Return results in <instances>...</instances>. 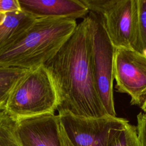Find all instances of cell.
<instances>
[{"label":"cell","instance_id":"6da1fadb","mask_svg":"<svg viewBox=\"0 0 146 146\" xmlns=\"http://www.w3.org/2000/svg\"><path fill=\"white\" fill-rule=\"evenodd\" d=\"M44 65L57 91L58 114L69 113L86 118L108 115L96 84L87 17L78 24L70 38Z\"/></svg>","mask_w":146,"mask_h":146},{"label":"cell","instance_id":"7a4b0ae2","mask_svg":"<svg viewBox=\"0 0 146 146\" xmlns=\"http://www.w3.org/2000/svg\"><path fill=\"white\" fill-rule=\"evenodd\" d=\"M77 25L73 19H36L17 44L0 53V67L31 70L45 64L70 38Z\"/></svg>","mask_w":146,"mask_h":146},{"label":"cell","instance_id":"3957f363","mask_svg":"<svg viewBox=\"0 0 146 146\" xmlns=\"http://www.w3.org/2000/svg\"><path fill=\"white\" fill-rule=\"evenodd\" d=\"M59 105L52 78L43 64L29 71L14 86L5 108L17 120L55 113Z\"/></svg>","mask_w":146,"mask_h":146},{"label":"cell","instance_id":"277c9868","mask_svg":"<svg viewBox=\"0 0 146 146\" xmlns=\"http://www.w3.org/2000/svg\"><path fill=\"white\" fill-rule=\"evenodd\" d=\"M90 12L102 16L107 33L115 48L142 53L137 0H82Z\"/></svg>","mask_w":146,"mask_h":146},{"label":"cell","instance_id":"5b68a950","mask_svg":"<svg viewBox=\"0 0 146 146\" xmlns=\"http://www.w3.org/2000/svg\"><path fill=\"white\" fill-rule=\"evenodd\" d=\"M87 17L90 22L92 62L97 90L107 114L116 116L113 94L115 47L107 33L102 16L90 12Z\"/></svg>","mask_w":146,"mask_h":146},{"label":"cell","instance_id":"8992f818","mask_svg":"<svg viewBox=\"0 0 146 146\" xmlns=\"http://www.w3.org/2000/svg\"><path fill=\"white\" fill-rule=\"evenodd\" d=\"M113 78L117 92L128 94L131 105H141L146 98V55L131 49L115 48Z\"/></svg>","mask_w":146,"mask_h":146},{"label":"cell","instance_id":"52a82bcc","mask_svg":"<svg viewBox=\"0 0 146 146\" xmlns=\"http://www.w3.org/2000/svg\"><path fill=\"white\" fill-rule=\"evenodd\" d=\"M58 115L62 128L72 146H107L111 131L129 123L116 116L86 118L69 113Z\"/></svg>","mask_w":146,"mask_h":146},{"label":"cell","instance_id":"ba28073f","mask_svg":"<svg viewBox=\"0 0 146 146\" xmlns=\"http://www.w3.org/2000/svg\"><path fill=\"white\" fill-rule=\"evenodd\" d=\"M17 132L22 146H63L58 114L17 120Z\"/></svg>","mask_w":146,"mask_h":146},{"label":"cell","instance_id":"9c48e42d","mask_svg":"<svg viewBox=\"0 0 146 146\" xmlns=\"http://www.w3.org/2000/svg\"><path fill=\"white\" fill-rule=\"evenodd\" d=\"M21 10L35 19L86 18L90 13L82 0H18Z\"/></svg>","mask_w":146,"mask_h":146},{"label":"cell","instance_id":"30bf717a","mask_svg":"<svg viewBox=\"0 0 146 146\" xmlns=\"http://www.w3.org/2000/svg\"><path fill=\"white\" fill-rule=\"evenodd\" d=\"M35 20L22 10L6 13L4 21L0 25V53L17 44Z\"/></svg>","mask_w":146,"mask_h":146},{"label":"cell","instance_id":"8fae6325","mask_svg":"<svg viewBox=\"0 0 146 146\" xmlns=\"http://www.w3.org/2000/svg\"><path fill=\"white\" fill-rule=\"evenodd\" d=\"M17 120L6 110L0 111V146H22L17 132Z\"/></svg>","mask_w":146,"mask_h":146},{"label":"cell","instance_id":"7c38bea8","mask_svg":"<svg viewBox=\"0 0 146 146\" xmlns=\"http://www.w3.org/2000/svg\"><path fill=\"white\" fill-rule=\"evenodd\" d=\"M107 146H140L136 127L128 123L114 128L110 133Z\"/></svg>","mask_w":146,"mask_h":146},{"label":"cell","instance_id":"4fadbf2b","mask_svg":"<svg viewBox=\"0 0 146 146\" xmlns=\"http://www.w3.org/2000/svg\"><path fill=\"white\" fill-rule=\"evenodd\" d=\"M29 71L11 67H0V88L11 90Z\"/></svg>","mask_w":146,"mask_h":146},{"label":"cell","instance_id":"5bb4252c","mask_svg":"<svg viewBox=\"0 0 146 146\" xmlns=\"http://www.w3.org/2000/svg\"><path fill=\"white\" fill-rule=\"evenodd\" d=\"M139 27L142 54L146 55V0H137Z\"/></svg>","mask_w":146,"mask_h":146},{"label":"cell","instance_id":"9a60e30c","mask_svg":"<svg viewBox=\"0 0 146 146\" xmlns=\"http://www.w3.org/2000/svg\"><path fill=\"white\" fill-rule=\"evenodd\" d=\"M137 131L140 146H146V117L142 112L137 116Z\"/></svg>","mask_w":146,"mask_h":146},{"label":"cell","instance_id":"2e32d148","mask_svg":"<svg viewBox=\"0 0 146 146\" xmlns=\"http://www.w3.org/2000/svg\"><path fill=\"white\" fill-rule=\"evenodd\" d=\"M21 10L18 0H0V13Z\"/></svg>","mask_w":146,"mask_h":146},{"label":"cell","instance_id":"e0dca14e","mask_svg":"<svg viewBox=\"0 0 146 146\" xmlns=\"http://www.w3.org/2000/svg\"><path fill=\"white\" fill-rule=\"evenodd\" d=\"M11 90L0 88V111L5 110L8 97Z\"/></svg>","mask_w":146,"mask_h":146},{"label":"cell","instance_id":"ac0fdd59","mask_svg":"<svg viewBox=\"0 0 146 146\" xmlns=\"http://www.w3.org/2000/svg\"><path fill=\"white\" fill-rule=\"evenodd\" d=\"M62 140H63V146H72V144L66 136L63 128L62 127Z\"/></svg>","mask_w":146,"mask_h":146},{"label":"cell","instance_id":"d6986e66","mask_svg":"<svg viewBox=\"0 0 146 146\" xmlns=\"http://www.w3.org/2000/svg\"><path fill=\"white\" fill-rule=\"evenodd\" d=\"M141 110H142V111H143V112H141L142 113H143V115L145 117H146V98H145V99L144 100V102L143 103V104H141Z\"/></svg>","mask_w":146,"mask_h":146},{"label":"cell","instance_id":"ffe728a7","mask_svg":"<svg viewBox=\"0 0 146 146\" xmlns=\"http://www.w3.org/2000/svg\"><path fill=\"white\" fill-rule=\"evenodd\" d=\"M6 13H0V25H1L5 20Z\"/></svg>","mask_w":146,"mask_h":146}]
</instances>
